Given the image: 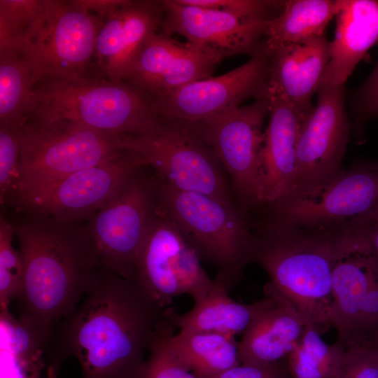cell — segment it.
I'll return each mask as SVG.
<instances>
[{"label": "cell", "mask_w": 378, "mask_h": 378, "mask_svg": "<svg viewBox=\"0 0 378 378\" xmlns=\"http://www.w3.org/2000/svg\"><path fill=\"white\" fill-rule=\"evenodd\" d=\"M84 302L52 333L50 364L76 358L83 378H133L153 345L174 334L166 309L134 281L104 268Z\"/></svg>", "instance_id": "1"}, {"label": "cell", "mask_w": 378, "mask_h": 378, "mask_svg": "<svg viewBox=\"0 0 378 378\" xmlns=\"http://www.w3.org/2000/svg\"><path fill=\"white\" fill-rule=\"evenodd\" d=\"M11 220L23 263L20 316L52 333L95 285L104 267L86 222L28 210Z\"/></svg>", "instance_id": "2"}, {"label": "cell", "mask_w": 378, "mask_h": 378, "mask_svg": "<svg viewBox=\"0 0 378 378\" xmlns=\"http://www.w3.org/2000/svg\"><path fill=\"white\" fill-rule=\"evenodd\" d=\"M336 231L272 219L253 234L251 262L265 270L267 284L296 309L306 325H330Z\"/></svg>", "instance_id": "3"}, {"label": "cell", "mask_w": 378, "mask_h": 378, "mask_svg": "<svg viewBox=\"0 0 378 378\" xmlns=\"http://www.w3.org/2000/svg\"><path fill=\"white\" fill-rule=\"evenodd\" d=\"M27 115L66 119L120 136L147 134L164 118L155 101L136 87L97 76L36 85Z\"/></svg>", "instance_id": "4"}, {"label": "cell", "mask_w": 378, "mask_h": 378, "mask_svg": "<svg viewBox=\"0 0 378 378\" xmlns=\"http://www.w3.org/2000/svg\"><path fill=\"white\" fill-rule=\"evenodd\" d=\"M18 128L20 176L17 191L8 206L24 195L101 163L125 149V136L66 119L27 115Z\"/></svg>", "instance_id": "5"}, {"label": "cell", "mask_w": 378, "mask_h": 378, "mask_svg": "<svg viewBox=\"0 0 378 378\" xmlns=\"http://www.w3.org/2000/svg\"><path fill=\"white\" fill-rule=\"evenodd\" d=\"M156 180L160 205L200 260L216 269V276L235 285L251 262L253 234L246 215L212 197Z\"/></svg>", "instance_id": "6"}, {"label": "cell", "mask_w": 378, "mask_h": 378, "mask_svg": "<svg viewBox=\"0 0 378 378\" xmlns=\"http://www.w3.org/2000/svg\"><path fill=\"white\" fill-rule=\"evenodd\" d=\"M100 23L98 16L71 0H44L39 17L15 50L25 62L34 87L97 76L94 54Z\"/></svg>", "instance_id": "7"}, {"label": "cell", "mask_w": 378, "mask_h": 378, "mask_svg": "<svg viewBox=\"0 0 378 378\" xmlns=\"http://www.w3.org/2000/svg\"><path fill=\"white\" fill-rule=\"evenodd\" d=\"M123 142L153 168L160 181L238 207L227 175L193 122L164 118L151 132L126 135Z\"/></svg>", "instance_id": "8"}, {"label": "cell", "mask_w": 378, "mask_h": 378, "mask_svg": "<svg viewBox=\"0 0 378 378\" xmlns=\"http://www.w3.org/2000/svg\"><path fill=\"white\" fill-rule=\"evenodd\" d=\"M188 244L158 200L156 212L136 259V282L163 307L188 294L197 302L216 287Z\"/></svg>", "instance_id": "9"}, {"label": "cell", "mask_w": 378, "mask_h": 378, "mask_svg": "<svg viewBox=\"0 0 378 378\" xmlns=\"http://www.w3.org/2000/svg\"><path fill=\"white\" fill-rule=\"evenodd\" d=\"M144 167L86 222L103 267L134 281L137 254L158 206L156 178Z\"/></svg>", "instance_id": "10"}, {"label": "cell", "mask_w": 378, "mask_h": 378, "mask_svg": "<svg viewBox=\"0 0 378 378\" xmlns=\"http://www.w3.org/2000/svg\"><path fill=\"white\" fill-rule=\"evenodd\" d=\"M268 113L265 95L251 104L193 122L223 167L236 203L244 214L261 206L259 161L264 141L262 125Z\"/></svg>", "instance_id": "11"}, {"label": "cell", "mask_w": 378, "mask_h": 378, "mask_svg": "<svg viewBox=\"0 0 378 378\" xmlns=\"http://www.w3.org/2000/svg\"><path fill=\"white\" fill-rule=\"evenodd\" d=\"M144 167L136 153L125 148L101 163L18 198L10 206L62 220L87 222Z\"/></svg>", "instance_id": "12"}, {"label": "cell", "mask_w": 378, "mask_h": 378, "mask_svg": "<svg viewBox=\"0 0 378 378\" xmlns=\"http://www.w3.org/2000/svg\"><path fill=\"white\" fill-rule=\"evenodd\" d=\"M316 94L317 102L303 120L298 136L293 188L284 200L314 192L342 169L351 128L344 107V86L321 85Z\"/></svg>", "instance_id": "13"}, {"label": "cell", "mask_w": 378, "mask_h": 378, "mask_svg": "<svg viewBox=\"0 0 378 378\" xmlns=\"http://www.w3.org/2000/svg\"><path fill=\"white\" fill-rule=\"evenodd\" d=\"M273 220L309 228L333 229L378 208V164L341 169L314 192L269 207Z\"/></svg>", "instance_id": "14"}, {"label": "cell", "mask_w": 378, "mask_h": 378, "mask_svg": "<svg viewBox=\"0 0 378 378\" xmlns=\"http://www.w3.org/2000/svg\"><path fill=\"white\" fill-rule=\"evenodd\" d=\"M270 52L263 43L242 65L216 77L188 83L155 101L166 118L197 122L240 106L248 98L265 96Z\"/></svg>", "instance_id": "15"}, {"label": "cell", "mask_w": 378, "mask_h": 378, "mask_svg": "<svg viewBox=\"0 0 378 378\" xmlns=\"http://www.w3.org/2000/svg\"><path fill=\"white\" fill-rule=\"evenodd\" d=\"M162 32L178 34L187 42L221 60L240 54L252 55L262 46L269 20L240 16L230 12L161 1Z\"/></svg>", "instance_id": "16"}, {"label": "cell", "mask_w": 378, "mask_h": 378, "mask_svg": "<svg viewBox=\"0 0 378 378\" xmlns=\"http://www.w3.org/2000/svg\"><path fill=\"white\" fill-rule=\"evenodd\" d=\"M332 298L330 325L344 348L359 309L378 285V257L363 219L339 227L332 272Z\"/></svg>", "instance_id": "17"}, {"label": "cell", "mask_w": 378, "mask_h": 378, "mask_svg": "<svg viewBox=\"0 0 378 378\" xmlns=\"http://www.w3.org/2000/svg\"><path fill=\"white\" fill-rule=\"evenodd\" d=\"M220 61L187 41L157 31L141 47L122 80L156 101L188 83L211 77Z\"/></svg>", "instance_id": "18"}, {"label": "cell", "mask_w": 378, "mask_h": 378, "mask_svg": "<svg viewBox=\"0 0 378 378\" xmlns=\"http://www.w3.org/2000/svg\"><path fill=\"white\" fill-rule=\"evenodd\" d=\"M162 16L161 1L125 0L100 18L94 54L97 75L122 80L144 42L160 29Z\"/></svg>", "instance_id": "19"}, {"label": "cell", "mask_w": 378, "mask_h": 378, "mask_svg": "<svg viewBox=\"0 0 378 378\" xmlns=\"http://www.w3.org/2000/svg\"><path fill=\"white\" fill-rule=\"evenodd\" d=\"M269 123L259 161V201L268 207L286 198L295 178L296 144L305 117L284 97L267 92Z\"/></svg>", "instance_id": "20"}, {"label": "cell", "mask_w": 378, "mask_h": 378, "mask_svg": "<svg viewBox=\"0 0 378 378\" xmlns=\"http://www.w3.org/2000/svg\"><path fill=\"white\" fill-rule=\"evenodd\" d=\"M330 44L324 35L270 51L267 92L284 97L306 118L330 58Z\"/></svg>", "instance_id": "21"}, {"label": "cell", "mask_w": 378, "mask_h": 378, "mask_svg": "<svg viewBox=\"0 0 378 378\" xmlns=\"http://www.w3.org/2000/svg\"><path fill=\"white\" fill-rule=\"evenodd\" d=\"M330 58L323 86L342 87L370 48L378 42V1L339 0ZM320 85V86H321Z\"/></svg>", "instance_id": "22"}, {"label": "cell", "mask_w": 378, "mask_h": 378, "mask_svg": "<svg viewBox=\"0 0 378 378\" xmlns=\"http://www.w3.org/2000/svg\"><path fill=\"white\" fill-rule=\"evenodd\" d=\"M265 287L273 293L274 300L243 333L239 342L240 364L265 365L284 361L306 326L286 299L267 284Z\"/></svg>", "instance_id": "23"}, {"label": "cell", "mask_w": 378, "mask_h": 378, "mask_svg": "<svg viewBox=\"0 0 378 378\" xmlns=\"http://www.w3.org/2000/svg\"><path fill=\"white\" fill-rule=\"evenodd\" d=\"M216 286L204 299L195 302L185 314L167 307V315L179 330L211 332L235 335L244 333L254 318L274 301L273 293L265 287V296L252 304H244L232 299V288L224 280L216 277Z\"/></svg>", "instance_id": "24"}, {"label": "cell", "mask_w": 378, "mask_h": 378, "mask_svg": "<svg viewBox=\"0 0 378 378\" xmlns=\"http://www.w3.org/2000/svg\"><path fill=\"white\" fill-rule=\"evenodd\" d=\"M0 318L1 378H41L52 334L9 311Z\"/></svg>", "instance_id": "25"}, {"label": "cell", "mask_w": 378, "mask_h": 378, "mask_svg": "<svg viewBox=\"0 0 378 378\" xmlns=\"http://www.w3.org/2000/svg\"><path fill=\"white\" fill-rule=\"evenodd\" d=\"M338 10L339 0L284 1L281 12L267 23L265 46L270 52L323 36Z\"/></svg>", "instance_id": "26"}, {"label": "cell", "mask_w": 378, "mask_h": 378, "mask_svg": "<svg viewBox=\"0 0 378 378\" xmlns=\"http://www.w3.org/2000/svg\"><path fill=\"white\" fill-rule=\"evenodd\" d=\"M178 360L200 378H211L240 364L239 342L233 336L179 330L167 338Z\"/></svg>", "instance_id": "27"}, {"label": "cell", "mask_w": 378, "mask_h": 378, "mask_svg": "<svg viewBox=\"0 0 378 378\" xmlns=\"http://www.w3.org/2000/svg\"><path fill=\"white\" fill-rule=\"evenodd\" d=\"M318 330L306 325L284 360L289 378H333L337 372L345 349L337 343L326 344Z\"/></svg>", "instance_id": "28"}, {"label": "cell", "mask_w": 378, "mask_h": 378, "mask_svg": "<svg viewBox=\"0 0 378 378\" xmlns=\"http://www.w3.org/2000/svg\"><path fill=\"white\" fill-rule=\"evenodd\" d=\"M34 85L22 57L0 51V127H17L27 113Z\"/></svg>", "instance_id": "29"}, {"label": "cell", "mask_w": 378, "mask_h": 378, "mask_svg": "<svg viewBox=\"0 0 378 378\" xmlns=\"http://www.w3.org/2000/svg\"><path fill=\"white\" fill-rule=\"evenodd\" d=\"M43 6L44 0H0V51L18 49Z\"/></svg>", "instance_id": "30"}, {"label": "cell", "mask_w": 378, "mask_h": 378, "mask_svg": "<svg viewBox=\"0 0 378 378\" xmlns=\"http://www.w3.org/2000/svg\"><path fill=\"white\" fill-rule=\"evenodd\" d=\"M14 227L2 211L0 216V309L9 311L22 285L23 263L19 250L13 246Z\"/></svg>", "instance_id": "31"}, {"label": "cell", "mask_w": 378, "mask_h": 378, "mask_svg": "<svg viewBox=\"0 0 378 378\" xmlns=\"http://www.w3.org/2000/svg\"><path fill=\"white\" fill-rule=\"evenodd\" d=\"M20 138L17 127H0V201L9 205L20 176Z\"/></svg>", "instance_id": "32"}, {"label": "cell", "mask_w": 378, "mask_h": 378, "mask_svg": "<svg viewBox=\"0 0 378 378\" xmlns=\"http://www.w3.org/2000/svg\"><path fill=\"white\" fill-rule=\"evenodd\" d=\"M173 335V334H172ZM160 338L133 378H200L183 365L168 346L167 338Z\"/></svg>", "instance_id": "33"}, {"label": "cell", "mask_w": 378, "mask_h": 378, "mask_svg": "<svg viewBox=\"0 0 378 378\" xmlns=\"http://www.w3.org/2000/svg\"><path fill=\"white\" fill-rule=\"evenodd\" d=\"M185 4L224 10L242 17L270 20L282 10L284 1L178 0Z\"/></svg>", "instance_id": "34"}, {"label": "cell", "mask_w": 378, "mask_h": 378, "mask_svg": "<svg viewBox=\"0 0 378 378\" xmlns=\"http://www.w3.org/2000/svg\"><path fill=\"white\" fill-rule=\"evenodd\" d=\"M333 378H378V348L366 344L347 346Z\"/></svg>", "instance_id": "35"}, {"label": "cell", "mask_w": 378, "mask_h": 378, "mask_svg": "<svg viewBox=\"0 0 378 378\" xmlns=\"http://www.w3.org/2000/svg\"><path fill=\"white\" fill-rule=\"evenodd\" d=\"M351 104L357 128L378 116V60L365 81L353 92Z\"/></svg>", "instance_id": "36"}, {"label": "cell", "mask_w": 378, "mask_h": 378, "mask_svg": "<svg viewBox=\"0 0 378 378\" xmlns=\"http://www.w3.org/2000/svg\"><path fill=\"white\" fill-rule=\"evenodd\" d=\"M211 378H289L285 361L265 365L239 364Z\"/></svg>", "instance_id": "37"}, {"label": "cell", "mask_w": 378, "mask_h": 378, "mask_svg": "<svg viewBox=\"0 0 378 378\" xmlns=\"http://www.w3.org/2000/svg\"><path fill=\"white\" fill-rule=\"evenodd\" d=\"M125 0H71L75 5L103 18L122 5Z\"/></svg>", "instance_id": "38"}, {"label": "cell", "mask_w": 378, "mask_h": 378, "mask_svg": "<svg viewBox=\"0 0 378 378\" xmlns=\"http://www.w3.org/2000/svg\"><path fill=\"white\" fill-rule=\"evenodd\" d=\"M58 369L52 365H49L46 378H58L57 376Z\"/></svg>", "instance_id": "39"}, {"label": "cell", "mask_w": 378, "mask_h": 378, "mask_svg": "<svg viewBox=\"0 0 378 378\" xmlns=\"http://www.w3.org/2000/svg\"><path fill=\"white\" fill-rule=\"evenodd\" d=\"M370 346H375V347L378 348V342L376 344H374L373 345H370Z\"/></svg>", "instance_id": "40"}]
</instances>
